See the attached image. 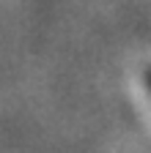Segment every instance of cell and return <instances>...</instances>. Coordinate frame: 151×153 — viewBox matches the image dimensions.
<instances>
[]
</instances>
